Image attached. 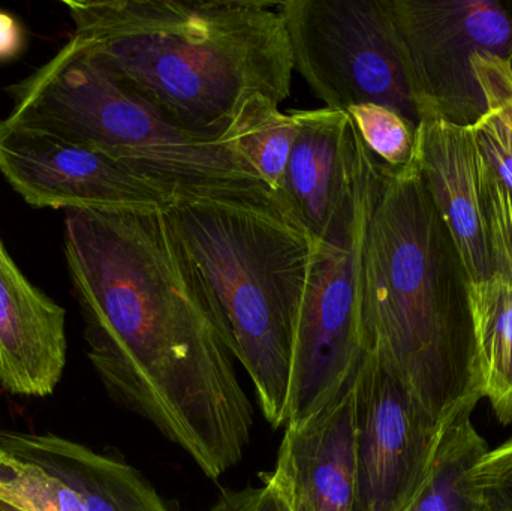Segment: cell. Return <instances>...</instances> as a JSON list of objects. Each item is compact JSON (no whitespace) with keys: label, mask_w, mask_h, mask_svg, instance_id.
I'll return each instance as SVG.
<instances>
[{"label":"cell","mask_w":512,"mask_h":511,"mask_svg":"<svg viewBox=\"0 0 512 511\" xmlns=\"http://www.w3.org/2000/svg\"><path fill=\"white\" fill-rule=\"evenodd\" d=\"M65 215L66 264L99 380L219 479L245 456L254 410L212 296L164 209Z\"/></svg>","instance_id":"6da1fadb"},{"label":"cell","mask_w":512,"mask_h":511,"mask_svg":"<svg viewBox=\"0 0 512 511\" xmlns=\"http://www.w3.org/2000/svg\"><path fill=\"white\" fill-rule=\"evenodd\" d=\"M72 38L117 83L189 131L224 137L248 99L291 95L280 2L65 0Z\"/></svg>","instance_id":"7a4b0ae2"},{"label":"cell","mask_w":512,"mask_h":511,"mask_svg":"<svg viewBox=\"0 0 512 511\" xmlns=\"http://www.w3.org/2000/svg\"><path fill=\"white\" fill-rule=\"evenodd\" d=\"M375 161L361 248L364 350L442 429L484 398L466 294L448 282V233L415 155L402 168Z\"/></svg>","instance_id":"3957f363"},{"label":"cell","mask_w":512,"mask_h":511,"mask_svg":"<svg viewBox=\"0 0 512 511\" xmlns=\"http://www.w3.org/2000/svg\"><path fill=\"white\" fill-rule=\"evenodd\" d=\"M206 284L262 416L286 425L292 333L313 242L271 195H179L164 209Z\"/></svg>","instance_id":"277c9868"},{"label":"cell","mask_w":512,"mask_h":511,"mask_svg":"<svg viewBox=\"0 0 512 511\" xmlns=\"http://www.w3.org/2000/svg\"><path fill=\"white\" fill-rule=\"evenodd\" d=\"M9 93L8 122L102 153L173 197L271 195L230 131L206 137L183 128L117 83L74 38Z\"/></svg>","instance_id":"5b68a950"},{"label":"cell","mask_w":512,"mask_h":511,"mask_svg":"<svg viewBox=\"0 0 512 511\" xmlns=\"http://www.w3.org/2000/svg\"><path fill=\"white\" fill-rule=\"evenodd\" d=\"M294 68L325 108H391L415 129L420 111L388 0L280 2Z\"/></svg>","instance_id":"8992f818"},{"label":"cell","mask_w":512,"mask_h":511,"mask_svg":"<svg viewBox=\"0 0 512 511\" xmlns=\"http://www.w3.org/2000/svg\"><path fill=\"white\" fill-rule=\"evenodd\" d=\"M421 120L474 126L487 107L474 54L512 60V6L496 0H388Z\"/></svg>","instance_id":"52a82bcc"},{"label":"cell","mask_w":512,"mask_h":511,"mask_svg":"<svg viewBox=\"0 0 512 511\" xmlns=\"http://www.w3.org/2000/svg\"><path fill=\"white\" fill-rule=\"evenodd\" d=\"M369 210L342 245L313 243L309 278L292 333L285 426L304 422L330 404L360 365L366 348L361 248Z\"/></svg>","instance_id":"ba28073f"},{"label":"cell","mask_w":512,"mask_h":511,"mask_svg":"<svg viewBox=\"0 0 512 511\" xmlns=\"http://www.w3.org/2000/svg\"><path fill=\"white\" fill-rule=\"evenodd\" d=\"M441 428L396 374L364 350L355 374L352 511H405L429 473Z\"/></svg>","instance_id":"9c48e42d"},{"label":"cell","mask_w":512,"mask_h":511,"mask_svg":"<svg viewBox=\"0 0 512 511\" xmlns=\"http://www.w3.org/2000/svg\"><path fill=\"white\" fill-rule=\"evenodd\" d=\"M289 113L295 122L294 144L274 200L313 243L342 245L369 210L375 156L346 111Z\"/></svg>","instance_id":"30bf717a"},{"label":"cell","mask_w":512,"mask_h":511,"mask_svg":"<svg viewBox=\"0 0 512 511\" xmlns=\"http://www.w3.org/2000/svg\"><path fill=\"white\" fill-rule=\"evenodd\" d=\"M0 500L26 511H170L131 465L59 435L0 428Z\"/></svg>","instance_id":"8fae6325"},{"label":"cell","mask_w":512,"mask_h":511,"mask_svg":"<svg viewBox=\"0 0 512 511\" xmlns=\"http://www.w3.org/2000/svg\"><path fill=\"white\" fill-rule=\"evenodd\" d=\"M0 173L35 209L156 210L174 198L102 153L6 119Z\"/></svg>","instance_id":"7c38bea8"},{"label":"cell","mask_w":512,"mask_h":511,"mask_svg":"<svg viewBox=\"0 0 512 511\" xmlns=\"http://www.w3.org/2000/svg\"><path fill=\"white\" fill-rule=\"evenodd\" d=\"M414 155L465 281L489 279L493 263L478 185L480 147L474 129L441 119L421 120Z\"/></svg>","instance_id":"4fadbf2b"},{"label":"cell","mask_w":512,"mask_h":511,"mask_svg":"<svg viewBox=\"0 0 512 511\" xmlns=\"http://www.w3.org/2000/svg\"><path fill=\"white\" fill-rule=\"evenodd\" d=\"M285 428L273 476L285 491L289 509L352 511L355 375L321 411Z\"/></svg>","instance_id":"5bb4252c"},{"label":"cell","mask_w":512,"mask_h":511,"mask_svg":"<svg viewBox=\"0 0 512 511\" xmlns=\"http://www.w3.org/2000/svg\"><path fill=\"white\" fill-rule=\"evenodd\" d=\"M66 312L20 272L0 240V386L45 398L66 366Z\"/></svg>","instance_id":"9a60e30c"},{"label":"cell","mask_w":512,"mask_h":511,"mask_svg":"<svg viewBox=\"0 0 512 511\" xmlns=\"http://www.w3.org/2000/svg\"><path fill=\"white\" fill-rule=\"evenodd\" d=\"M475 359L484 398L504 425L512 422V282L465 281Z\"/></svg>","instance_id":"2e32d148"},{"label":"cell","mask_w":512,"mask_h":511,"mask_svg":"<svg viewBox=\"0 0 512 511\" xmlns=\"http://www.w3.org/2000/svg\"><path fill=\"white\" fill-rule=\"evenodd\" d=\"M489 452L474 423L463 411L441 429L429 473L405 511H465L478 489L472 482L475 465Z\"/></svg>","instance_id":"e0dca14e"},{"label":"cell","mask_w":512,"mask_h":511,"mask_svg":"<svg viewBox=\"0 0 512 511\" xmlns=\"http://www.w3.org/2000/svg\"><path fill=\"white\" fill-rule=\"evenodd\" d=\"M230 134L276 198L294 144L295 122L291 113H282L279 105L267 96H254L240 108Z\"/></svg>","instance_id":"ac0fdd59"},{"label":"cell","mask_w":512,"mask_h":511,"mask_svg":"<svg viewBox=\"0 0 512 511\" xmlns=\"http://www.w3.org/2000/svg\"><path fill=\"white\" fill-rule=\"evenodd\" d=\"M364 146L382 164L402 168L415 152L417 129L391 108L376 104L352 105L346 110Z\"/></svg>","instance_id":"d6986e66"},{"label":"cell","mask_w":512,"mask_h":511,"mask_svg":"<svg viewBox=\"0 0 512 511\" xmlns=\"http://www.w3.org/2000/svg\"><path fill=\"white\" fill-rule=\"evenodd\" d=\"M478 185L489 236L493 275L512 282V189L502 182L481 149Z\"/></svg>","instance_id":"ffe728a7"},{"label":"cell","mask_w":512,"mask_h":511,"mask_svg":"<svg viewBox=\"0 0 512 511\" xmlns=\"http://www.w3.org/2000/svg\"><path fill=\"white\" fill-rule=\"evenodd\" d=\"M471 65L487 111L495 114L512 134V60L478 53L472 56Z\"/></svg>","instance_id":"44dd1931"},{"label":"cell","mask_w":512,"mask_h":511,"mask_svg":"<svg viewBox=\"0 0 512 511\" xmlns=\"http://www.w3.org/2000/svg\"><path fill=\"white\" fill-rule=\"evenodd\" d=\"M472 482L496 509L512 511V437L483 456L472 471Z\"/></svg>","instance_id":"7402d4cb"},{"label":"cell","mask_w":512,"mask_h":511,"mask_svg":"<svg viewBox=\"0 0 512 511\" xmlns=\"http://www.w3.org/2000/svg\"><path fill=\"white\" fill-rule=\"evenodd\" d=\"M481 152L489 159L502 182L512 189V134L493 113L487 111L474 126Z\"/></svg>","instance_id":"603a6c76"},{"label":"cell","mask_w":512,"mask_h":511,"mask_svg":"<svg viewBox=\"0 0 512 511\" xmlns=\"http://www.w3.org/2000/svg\"><path fill=\"white\" fill-rule=\"evenodd\" d=\"M206 511H291L288 498L273 473L259 488L228 491Z\"/></svg>","instance_id":"cb8c5ba5"},{"label":"cell","mask_w":512,"mask_h":511,"mask_svg":"<svg viewBox=\"0 0 512 511\" xmlns=\"http://www.w3.org/2000/svg\"><path fill=\"white\" fill-rule=\"evenodd\" d=\"M23 45L20 24L11 15L0 11V60L17 56Z\"/></svg>","instance_id":"d4e9b609"},{"label":"cell","mask_w":512,"mask_h":511,"mask_svg":"<svg viewBox=\"0 0 512 511\" xmlns=\"http://www.w3.org/2000/svg\"><path fill=\"white\" fill-rule=\"evenodd\" d=\"M465 511H501L496 509L493 504H490L489 501L486 500V498L481 495V492L478 491L477 498H475L474 503L471 504V506L468 507Z\"/></svg>","instance_id":"484cf974"},{"label":"cell","mask_w":512,"mask_h":511,"mask_svg":"<svg viewBox=\"0 0 512 511\" xmlns=\"http://www.w3.org/2000/svg\"><path fill=\"white\" fill-rule=\"evenodd\" d=\"M0 511H26L20 509V507L12 506V504L6 503V501L0 500Z\"/></svg>","instance_id":"4316f807"}]
</instances>
